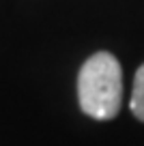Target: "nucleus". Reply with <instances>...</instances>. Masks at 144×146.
Wrapping results in <instances>:
<instances>
[{"label":"nucleus","instance_id":"2","mask_svg":"<svg viewBox=\"0 0 144 146\" xmlns=\"http://www.w3.org/2000/svg\"><path fill=\"white\" fill-rule=\"evenodd\" d=\"M129 108H131V112H133L135 118L144 123V64L138 69V71H135V78H133V90H131Z\"/></svg>","mask_w":144,"mask_h":146},{"label":"nucleus","instance_id":"1","mask_svg":"<svg viewBox=\"0 0 144 146\" xmlns=\"http://www.w3.org/2000/svg\"><path fill=\"white\" fill-rule=\"evenodd\" d=\"M77 99L84 114L97 120H110L123 103V71L108 52H97L84 62L77 75Z\"/></svg>","mask_w":144,"mask_h":146}]
</instances>
